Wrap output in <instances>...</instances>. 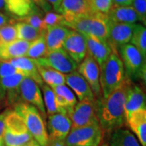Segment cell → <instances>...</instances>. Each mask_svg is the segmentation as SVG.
<instances>
[{"label":"cell","mask_w":146,"mask_h":146,"mask_svg":"<svg viewBox=\"0 0 146 146\" xmlns=\"http://www.w3.org/2000/svg\"><path fill=\"white\" fill-rule=\"evenodd\" d=\"M131 81L125 77L121 85L106 98L97 99L96 115L103 132L111 134L126 123L124 104Z\"/></svg>","instance_id":"6da1fadb"},{"label":"cell","mask_w":146,"mask_h":146,"mask_svg":"<svg viewBox=\"0 0 146 146\" xmlns=\"http://www.w3.org/2000/svg\"><path fill=\"white\" fill-rule=\"evenodd\" d=\"M63 25L80 33L93 36L101 41L107 42L109 33V19L106 15L94 12L88 15L63 16Z\"/></svg>","instance_id":"7a4b0ae2"},{"label":"cell","mask_w":146,"mask_h":146,"mask_svg":"<svg viewBox=\"0 0 146 146\" xmlns=\"http://www.w3.org/2000/svg\"><path fill=\"white\" fill-rule=\"evenodd\" d=\"M126 77L123 64L117 51L113 50L100 68V85L102 98H106L121 85Z\"/></svg>","instance_id":"3957f363"},{"label":"cell","mask_w":146,"mask_h":146,"mask_svg":"<svg viewBox=\"0 0 146 146\" xmlns=\"http://www.w3.org/2000/svg\"><path fill=\"white\" fill-rule=\"evenodd\" d=\"M12 110L22 118L33 139L41 146L48 145L50 140L47 134L46 124L38 110L23 102L15 106Z\"/></svg>","instance_id":"277c9868"},{"label":"cell","mask_w":146,"mask_h":146,"mask_svg":"<svg viewBox=\"0 0 146 146\" xmlns=\"http://www.w3.org/2000/svg\"><path fill=\"white\" fill-rule=\"evenodd\" d=\"M117 51L123 64L126 77L133 83H145L146 58L131 43L122 46Z\"/></svg>","instance_id":"5b68a950"},{"label":"cell","mask_w":146,"mask_h":146,"mask_svg":"<svg viewBox=\"0 0 146 146\" xmlns=\"http://www.w3.org/2000/svg\"><path fill=\"white\" fill-rule=\"evenodd\" d=\"M3 139L5 146H23L33 140L22 118L11 109L6 117Z\"/></svg>","instance_id":"8992f818"},{"label":"cell","mask_w":146,"mask_h":146,"mask_svg":"<svg viewBox=\"0 0 146 146\" xmlns=\"http://www.w3.org/2000/svg\"><path fill=\"white\" fill-rule=\"evenodd\" d=\"M103 131L98 123L70 131L64 140L66 146H100Z\"/></svg>","instance_id":"52a82bcc"},{"label":"cell","mask_w":146,"mask_h":146,"mask_svg":"<svg viewBox=\"0 0 146 146\" xmlns=\"http://www.w3.org/2000/svg\"><path fill=\"white\" fill-rule=\"evenodd\" d=\"M37 65L54 69L67 75L77 71L78 64L73 61L63 48L49 51L44 57L35 59Z\"/></svg>","instance_id":"ba28073f"},{"label":"cell","mask_w":146,"mask_h":146,"mask_svg":"<svg viewBox=\"0 0 146 146\" xmlns=\"http://www.w3.org/2000/svg\"><path fill=\"white\" fill-rule=\"evenodd\" d=\"M96 104L97 99L79 101L68 116L72 123V129L98 123L96 115Z\"/></svg>","instance_id":"9c48e42d"},{"label":"cell","mask_w":146,"mask_h":146,"mask_svg":"<svg viewBox=\"0 0 146 146\" xmlns=\"http://www.w3.org/2000/svg\"><path fill=\"white\" fill-rule=\"evenodd\" d=\"M20 93L21 101L36 107L42 118L46 120L47 115L40 85L31 78L24 77L20 86Z\"/></svg>","instance_id":"30bf717a"},{"label":"cell","mask_w":146,"mask_h":146,"mask_svg":"<svg viewBox=\"0 0 146 146\" xmlns=\"http://www.w3.org/2000/svg\"><path fill=\"white\" fill-rule=\"evenodd\" d=\"M78 72L89 84L92 92L97 99L101 98L102 90L100 85V68L89 54H86L83 61L78 65Z\"/></svg>","instance_id":"8fae6325"},{"label":"cell","mask_w":146,"mask_h":146,"mask_svg":"<svg viewBox=\"0 0 146 146\" xmlns=\"http://www.w3.org/2000/svg\"><path fill=\"white\" fill-rule=\"evenodd\" d=\"M135 25L136 24L116 23L109 21L107 42L113 50L117 51L119 47L130 43Z\"/></svg>","instance_id":"7c38bea8"},{"label":"cell","mask_w":146,"mask_h":146,"mask_svg":"<svg viewBox=\"0 0 146 146\" xmlns=\"http://www.w3.org/2000/svg\"><path fill=\"white\" fill-rule=\"evenodd\" d=\"M72 129V123L68 115L56 113L47 116L46 130L50 141H64Z\"/></svg>","instance_id":"4fadbf2b"},{"label":"cell","mask_w":146,"mask_h":146,"mask_svg":"<svg viewBox=\"0 0 146 146\" xmlns=\"http://www.w3.org/2000/svg\"><path fill=\"white\" fill-rule=\"evenodd\" d=\"M63 49L79 65L87 54L86 42L83 34L71 29L63 43Z\"/></svg>","instance_id":"5bb4252c"},{"label":"cell","mask_w":146,"mask_h":146,"mask_svg":"<svg viewBox=\"0 0 146 146\" xmlns=\"http://www.w3.org/2000/svg\"><path fill=\"white\" fill-rule=\"evenodd\" d=\"M4 11L16 20L33 14H42V11L32 0H4Z\"/></svg>","instance_id":"9a60e30c"},{"label":"cell","mask_w":146,"mask_h":146,"mask_svg":"<svg viewBox=\"0 0 146 146\" xmlns=\"http://www.w3.org/2000/svg\"><path fill=\"white\" fill-rule=\"evenodd\" d=\"M25 76L21 72L1 79V84L5 92L6 104L14 108V106L22 102L20 93V86Z\"/></svg>","instance_id":"2e32d148"},{"label":"cell","mask_w":146,"mask_h":146,"mask_svg":"<svg viewBox=\"0 0 146 146\" xmlns=\"http://www.w3.org/2000/svg\"><path fill=\"white\" fill-rule=\"evenodd\" d=\"M146 109L145 93L140 84L131 82L127 90L124 104L125 119L131 114Z\"/></svg>","instance_id":"e0dca14e"},{"label":"cell","mask_w":146,"mask_h":146,"mask_svg":"<svg viewBox=\"0 0 146 146\" xmlns=\"http://www.w3.org/2000/svg\"><path fill=\"white\" fill-rule=\"evenodd\" d=\"M86 42L87 54L94 58L101 68L113 51L107 42H103L93 36L84 35Z\"/></svg>","instance_id":"ac0fdd59"},{"label":"cell","mask_w":146,"mask_h":146,"mask_svg":"<svg viewBox=\"0 0 146 146\" xmlns=\"http://www.w3.org/2000/svg\"><path fill=\"white\" fill-rule=\"evenodd\" d=\"M65 84L71 89L76 97L78 98L79 101L84 99H97L89 84L78 72L65 75Z\"/></svg>","instance_id":"d6986e66"},{"label":"cell","mask_w":146,"mask_h":146,"mask_svg":"<svg viewBox=\"0 0 146 146\" xmlns=\"http://www.w3.org/2000/svg\"><path fill=\"white\" fill-rule=\"evenodd\" d=\"M55 94L56 103L60 113L70 115L75 106L78 102L77 98L71 89L66 84H61L51 88Z\"/></svg>","instance_id":"ffe728a7"},{"label":"cell","mask_w":146,"mask_h":146,"mask_svg":"<svg viewBox=\"0 0 146 146\" xmlns=\"http://www.w3.org/2000/svg\"><path fill=\"white\" fill-rule=\"evenodd\" d=\"M126 123L141 146H146V109L140 110L126 118Z\"/></svg>","instance_id":"44dd1931"},{"label":"cell","mask_w":146,"mask_h":146,"mask_svg":"<svg viewBox=\"0 0 146 146\" xmlns=\"http://www.w3.org/2000/svg\"><path fill=\"white\" fill-rule=\"evenodd\" d=\"M95 12L89 0H63L58 13L63 16L88 15Z\"/></svg>","instance_id":"7402d4cb"},{"label":"cell","mask_w":146,"mask_h":146,"mask_svg":"<svg viewBox=\"0 0 146 146\" xmlns=\"http://www.w3.org/2000/svg\"><path fill=\"white\" fill-rule=\"evenodd\" d=\"M8 62L14 68H16L19 72L23 74L25 77L31 78L40 86L44 84L40 76V74L38 72V69L35 60L31 59L26 56H21L11 59Z\"/></svg>","instance_id":"603a6c76"},{"label":"cell","mask_w":146,"mask_h":146,"mask_svg":"<svg viewBox=\"0 0 146 146\" xmlns=\"http://www.w3.org/2000/svg\"><path fill=\"white\" fill-rule=\"evenodd\" d=\"M71 29L64 25L48 28L45 34V40L47 47V52L63 48V45Z\"/></svg>","instance_id":"cb8c5ba5"},{"label":"cell","mask_w":146,"mask_h":146,"mask_svg":"<svg viewBox=\"0 0 146 146\" xmlns=\"http://www.w3.org/2000/svg\"><path fill=\"white\" fill-rule=\"evenodd\" d=\"M29 42L16 39L0 47V62H8L16 58L25 56Z\"/></svg>","instance_id":"d4e9b609"},{"label":"cell","mask_w":146,"mask_h":146,"mask_svg":"<svg viewBox=\"0 0 146 146\" xmlns=\"http://www.w3.org/2000/svg\"><path fill=\"white\" fill-rule=\"evenodd\" d=\"M109 21L116 23L136 24L139 18L131 6H114L106 15Z\"/></svg>","instance_id":"484cf974"},{"label":"cell","mask_w":146,"mask_h":146,"mask_svg":"<svg viewBox=\"0 0 146 146\" xmlns=\"http://www.w3.org/2000/svg\"><path fill=\"white\" fill-rule=\"evenodd\" d=\"M110 146H141L136 136L127 129L119 128L110 134Z\"/></svg>","instance_id":"4316f807"},{"label":"cell","mask_w":146,"mask_h":146,"mask_svg":"<svg viewBox=\"0 0 146 146\" xmlns=\"http://www.w3.org/2000/svg\"><path fill=\"white\" fill-rule=\"evenodd\" d=\"M38 72L42 78L43 83L50 86V88H54L55 86H58L61 84H65V75L59 72L54 69L47 67H42L37 65Z\"/></svg>","instance_id":"83f0119b"},{"label":"cell","mask_w":146,"mask_h":146,"mask_svg":"<svg viewBox=\"0 0 146 146\" xmlns=\"http://www.w3.org/2000/svg\"><path fill=\"white\" fill-rule=\"evenodd\" d=\"M14 25L16 28V39L32 42L43 35L25 22L16 21L14 23Z\"/></svg>","instance_id":"f1b7e54d"},{"label":"cell","mask_w":146,"mask_h":146,"mask_svg":"<svg viewBox=\"0 0 146 146\" xmlns=\"http://www.w3.org/2000/svg\"><path fill=\"white\" fill-rule=\"evenodd\" d=\"M40 87H42L41 90H42V98H43L44 106L46 108L47 116L52 115L56 113H60L58 106L56 103L55 94L54 90L46 84H43Z\"/></svg>","instance_id":"f546056e"},{"label":"cell","mask_w":146,"mask_h":146,"mask_svg":"<svg viewBox=\"0 0 146 146\" xmlns=\"http://www.w3.org/2000/svg\"><path fill=\"white\" fill-rule=\"evenodd\" d=\"M130 43L146 58V29L142 24H136Z\"/></svg>","instance_id":"4dcf8cb0"},{"label":"cell","mask_w":146,"mask_h":146,"mask_svg":"<svg viewBox=\"0 0 146 146\" xmlns=\"http://www.w3.org/2000/svg\"><path fill=\"white\" fill-rule=\"evenodd\" d=\"M46 53L47 47L45 40V35H42L36 40L29 42L25 56L35 60L44 57Z\"/></svg>","instance_id":"1f68e13d"},{"label":"cell","mask_w":146,"mask_h":146,"mask_svg":"<svg viewBox=\"0 0 146 146\" xmlns=\"http://www.w3.org/2000/svg\"><path fill=\"white\" fill-rule=\"evenodd\" d=\"M17 21L25 22L28 25H29L30 26L34 28L36 30L40 32L43 35H45L46 33L47 28L45 25V23H44V21H43L42 14H33V15H30V16H28L26 17L19 19Z\"/></svg>","instance_id":"d6a6232c"},{"label":"cell","mask_w":146,"mask_h":146,"mask_svg":"<svg viewBox=\"0 0 146 146\" xmlns=\"http://www.w3.org/2000/svg\"><path fill=\"white\" fill-rule=\"evenodd\" d=\"M16 40V31L14 24L0 27V47Z\"/></svg>","instance_id":"836d02e7"},{"label":"cell","mask_w":146,"mask_h":146,"mask_svg":"<svg viewBox=\"0 0 146 146\" xmlns=\"http://www.w3.org/2000/svg\"><path fill=\"white\" fill-rule=\"evenodd\" d=\"M43 21L48 29V28L57 26V25H63L64 18L63 15H61L60 13L50 11L46 12V15L43 16Z\"/></svg>","instance_id":"e575fe53"},{"label":"cell","mask_w":146,"mask_h":146,"mask_svg":"<svg viewBox=\"0 0 146 146\" xmlns=\"http://www.w3.org/2000/svg\"><path fill=\"white\" fill-rule=\"evenodd\" d=\"M92 8L95 12L107 15L113 7V0H89Z\"/></svg>","instance_id":"d590c367"},{"label":"cell","mask_w":146,"mask_h":146,"mask_svg":"<svg viewBox=\"0 0 146 146\" xmlns=\"http://www.w3.org/2000/svg\"><path fill=\"white\" fill-rule=\"evenodd\" d=\"M131 7L136 12L139 21L145 26L146 25V0H133Z\"/></svg>","instance_id":"8d00e7d4"},{"label":"cell","mask_w":146,"mask_h":146,"mask_svg":"<svg viewBox=\"0 0 146 146\" xmlns=\"http://www.w3.org/2000/svg\"><path fill=\"white\" fill-rule=\"evenodd\" d=\"M18 70L9 62H0V79L18 73Z\"/></svg>","instance_id":"74e56055"},{"label":"cell","mask_w":146,"mask_h":146,"mask_svg":"<svg viewBox=\"0 0 146 146\" xmlns=\"http://www.w3.org/2000/svg\"><path fill=\"white\" fill-rule=\"evenodd\" d=\"M11 109H6L3 112L0 113V138L3 136V132L5 130V124H6V117L8 114L9 110Z\"/></svg>","instance_id":"f35d334b"},{"label":"cell","mask_w":146,"mask_h":146,"mask_svg":"<svg viewBox=\"0 0 146 146\" xmlns=\"http://www.w3.org/2000/svg\"><path fill=\"white\" fill-rule=\"evenodd\" d=\"M42 11H52V7L47 3L46 0H32Z\"/></svg>","instance_id":"ab89813d"},{"label":"cell","mask_w":146,"mask_h":146,"mask_svg":"<svg viewBox=\"0 0 146 146\" xmlns=\"http://www.w3.org/2000/svg\"><path fill=\"white\" fill-rule=\"evenodd\" d=\"M13 21H14V19L12 20V18L8 14H6L0 11V27L7 25L8 24H12Z\"/></svg>","instance_id":"60d3db41"},{"label":"cell","mask_w":146,"mask_h":146,"mask_svg":"<svg viewBox=\"0 0 146 146\" xmlns=\"http://www.w3.org/2000/svg\"><path fill=\"white\" fill-rule=\"evenodd\" d=\"M46 1L52 7L54 11H56V12H58V10L59 7H60L62 2H63V0H46Z\"/></svg>","instance_id":"b9f144b4"},{"label":"cell","mask_w":146,"mask_h":146,"mask_svg":"<svg viewBox=\"0 0 146 146\" xmlns=\"http://www.w3.org/2000/svg\"><path fill=\"white\" fill-rule=\"evenodd\" d=\"M133 0H113L114 6H131Z\"/></svg>","instance_id":"7bdbcfd3"},{"label":"cell","mask_w":146,"mask_h":146,"mask_svg":"<svg viewBox=\"0 0 146 146\" xmlns=\"http://www.w3.org/2000/svg\"><path fill=\"white\" fill-rule=\"evenodd\" d=\"M6 104V100H5V92L2 87L1 84V79H0V108Z\"/></svg>","instance_id":"ee69618b"},{"label":"cell","mask_w":146,"mask_h":146,"mask_svg":"<svg viewBox=\"0 0 146 146\" xmlns=\"http://www.w3.org/2000/svg\"><path fill=\"white\" fill-rule=\"evenodd\" d=\"M47 146H66L63 141H50Z\"/></svg>","instance_id":"f6af8a7d"},{"label":"cell","mask_w":146,"mask_h":146,"mask_svg":"<svg viewBox=\"0 0 146 146\" xmlns=\"http://www.w3.org/2000/svg\"><path fill=\"white\" fill-rule=\"evenodd\" d=\"M23 146H41L37 142H36L35 140H32V141H30L29 142H28L27 144H25V145H23Z\"/></svg>","instance_id":"bcb514c9"},{"label":"cell","mask_w":146,"mask_h":146,"mask_svg":"<svg viewBox=\"0 0 146 146\" xmlns=\"http://www.w3.org/2000/svg\"><path fill=\"white\" fill-rule=\"evenodd\" d=\"M4 8H5L4 0H0V11H4Z\"/></svg>","instance_id":"7dc6e473"},{"label":"cell","mask_w":146,"mask_h":146,"mask_svg":"<svg viewBox=\"0 0 146 146\" xmlns=\"http://www.w3.org/2000/svg\"><path fill=\"white\" fill-rule=\"evenodd\" d=\"M0 146H5V144H4V141H3V137L0 138Z\"/></svg>","instance_id":"c3c4849f"},{"label":"cell","mask_w":146,"mask_h":146,"mask_svg":"<svg viewBox=\"0 0 146 146\" xmlns=\"http://www.w3.org/2000/svg\"><path fill=\"white\" fill-rule=\"evenodd\" d=\"M100 146H110V145H109V144H108V143H103V144L100 145Z\"/></svg>","instance_id":"681fc988"}]
</instances>
